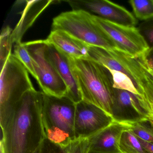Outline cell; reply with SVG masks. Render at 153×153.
<instances>
[{"mask_svg": "<svg viewBox=\"0 0 153 153\" xmlns=\"http://www.w3.org/2000/svg\"><path fill=\"white\" fill-rule=\"evenodd\" d=\"M43 92L26 93L1 129L6 153H34L46 138L43 123Z\"/></svg>", "mask_w": 153, "mask_h": 153, "instance_id": "cell-1", "label": "cell"}, {"mask_svg": "<svg viewBox=\"0 0 153 153\" xmlns=\"http://www.w3.org/2000/svg\"><path fill=\"white\" fill-rule=\"evenodd\" d=\"M68 60L82 100L96 105L111 116L114 88L108 69L91 59Z\"/></svg>", "mask_w": 153, "mask_h": 153, "instance_id": "cell-2", "label": "cell"}, {"mask_svg": "<svg viewBox=\"0 0 153 153\" xmlns=\"http://www.w3.org/2000/svg\"><path fill=\"white\" fill-rule=\"evenodd\" d=\"M76 106L67 96L58 97L44 94L42 114L47 138L65 147L76 140Z\"/></svg>", "mask_w": 153, "mask_h": 153, "instance_id": "cell-3", "label": "cell"}, {"mask_svg": "<svg viewBox=\"0 0 153 153\" xmlns=\"http://www.w3.org/2000/svg\"><path fill=\"white\" fill-rule=\"evenodd\" d=\"M0 124L3 128L16 105L24 95L35 89L28 71L13 54L1 71Z\"/></svg>", "mask_w": 153, "mask_h": 153, "instance_id": "cell-4", "label": "cell"}, {"mask_svg": "<svg viewBox=\"0 0 153 153\" xmlns=\"http://www.w3.org/2000/svg\"><path fill=\"white\" fill-rule=\"evenodd\" d=\"M52 30H60L89 45L110 51L117 50L114 44L92 19V15L83 10L62 12L53 20Z\"/></svg>", "mask_w": 153, "mask_h": 153, "instance_id": "cell-5", "label": "cell"}, {"mask_svg": "<svg viewBox=\"0 0 153 153\" xmlns=\"http://www.w3.org/2000/svg\"><path fill=\"white\" fill-rule=\"evenodd\" d=\"M23 44L32 58L37 81L43 93L56 97L67 96V86L48 57L45 40L31 41Z\"/></svg>", "mask_w": 153, "mask_h": 153, "instance_id": "cell-6", "label": "cell"}, {"mask_svg": "<svg viewBox=\"0 0 153 153\" xmlns=\"http://www.w3.org/2000/svg\"><path fill=\"white\" fill-rule=\"evenodd\" d=\"M92 18L117 50L136 57L144 54L149 49L138 28L118 25L94 15H92Z\"/></svg>", "mask_w": 153, "mask_h": 153, "instance_id": "cell-7", "label": "cell"}, {"mask_svg": "<svg viewBox=\"0 0 153 153\" xmlns=\"http://www.w3.org/2000/svg\"><path fill=\"white\" fill-rule=\"evenodd\" d=\"M114 122L110 114L94 105L83 100L76 104L74 120L76 140L89 138Z\"/></svg>", "mask_w": 153, "mask_h": 153, "instance_id": "cell-8", "label": "cell"}, {"mask_svg": "<svg viewBox=\"0 0 153 153\" xmlns=\"http://www.w3.org/2000/svg\"><path fill=\"white\" fill-rule=\"evenodd\" d=\"M72 10H83L105 20L121 25L135 27L137 20L122 6L107 0L68 1Z\"/></svg>", "mask_w": 153, "mask_h": 153, "instance_id": "cell-9", "label": "cell"}, {"mask_svg": "<svg viewBox=\"0 0 153 153\" xmlns=\"http://www.w3.org/2000/svg\"><path fill=\"white\" fill-rule=\"evenodd\" d=\"M111 116L114 122L124 124L148 121L146 113L137 95L129 91L116 88L114 89Z\"/></svg>", "mask_w": 153, "mask_h": 153, "instance_id": "cell-10", "label": "cell"}, {"mask_svg": "<svg viewBox=\"0 0 153 153\" xmlns=\"http://www.w3.org/2000/svg\"><path fill=\"white\" fill-rule=\"evenodd\" d=\"M128 68L139 94L137 97L146 113L148 122L153 128V84L149 73L141 59L132 60Z\"/></svg>", "mask_w": 153, "mask_h": 153, "instance_id": "cell-11", "label": "cell"}, {"mask_svg": "<svg viewBox=\"0 0 153 153\" xmlns=\"http://www.w3.org/2000/svg\"><path fill=\"white\" fill-rule=\"evenodd\" d=\"M129 127V124L114 122L88 138L87 153H122L119 147V140L123 131Z\"/></svg>", "mask_w": 153, "mask_h": 153, "instance_id": "cell-12", "label": "cell"}, {"mask_svg": "<svg viewBox=\"0 0 153 153\" xmlns=\"http://www.w3.org/2000/svg\"><path fill=\"white\" fill-rule=\"evenodd\" d=\"M45 40L46 52L48 57L67 86L68 88L67 97L75 103H77L82 101V96L72 74L68 58Z\"/></svg>", "mask_w": 153, "mask_h": 153, "instance_id": "cell-13", "label": "cell"}, {"mask_svg": "<svg viewBox=\"0 0 153 153\" xmlns=\"http://www.w3.org/2000/svg\"><path fill=\"white\" fill-rule=\"evenodd\" d=\"M46 40L68 58L89 59L88 45L62 31L51 30Z\"/></svg>", "mask_w": 153, "mask_h": 153, "instance_id": "cell-14", "label": "cell"}, {"mask_svg": "<svg viewBox=\"0 0 153 153\" xmlns=\"http://www.w3.org/2000/svg\"><path fill=\"white\" fill-rule=\"evenodd\" d=\"M26 6L23 10L21 18L12 33L13 43L21 42V39L29 27L33 25L40 14L53 1H27Z\"/></svg>", "mask_w": 153, "mask_h": 153, "instance_id": "cell-15", "label": "cell"}, {"mask_svg": "<svg viewBox=\"0 0 153 153\" xmlns=\"http://www.w3.org/2000/svg\"><path fill=\"white\" fill-rule=\"evenodd\" d=\"M119 147L122 153H149L130 130V127L122 133L119 140Z\"/></svg>", "mask_w": 153, "mask_h": 153, "instance_id": "cell-16", "label": "cell"}, {"mask_svg": "<svg viewBox=\"0 0 153 153\" xmlns=\"http://www.w3.org/2000/svg\"><path fill=\"white\" fill-rule=\"evenodd\" d=\"M13 30L9 26L4 27L0 36V65L1 71L3 69L11 53L13 42L12 39Z\"/></svg>", "mask_w": 153, "mask_h": 153, "instance_id": "cell-17", "label": "cell"}, {"mask_svg": "<svg viewBox=\"0 0 153 153\" xmlns=\"http://www.w3.org/2000/svg\"><path fill=\"white\" fill-rule=\"evenodd\" d=\"M128 2L135 16L140 20L153 18V0H130Z\"/></svg>", "mask_w": 153, "mask_h": 153, "instance_id": "cell-18", "label": "cell"}, {"mask_svg": "<svg viewBox=\"0 0 153 153\" xmlns=\"http://www.w3.org/2000/svg\"><path fill=\"white\" fill-rule=\"evenodd\" d=\"M108 70L111 75L113 87L114 88L126 90L136 95H139L135 84L127 75L121 71L111 69Z\"/></svg>", "mask_w": 153, "mask_h": 153, "instance_id": "cell-19", "label": "cell"}, {"mask_svg": "<svg viewBox=\"0 0 153 153\" xmlns=\"http://www.w3.org/2000/svg\"><path fill=\"white\" fill-rule=\"evenodd\" d=\"M13 54L25 67L28 72L37 80V75L34 68L32 58L26 48L23 45V43L19 42L15 43Z\"/></svg>", "mask_w": 153, "mask_h": 153, "instance_id": "cell-20", "label": "cell"}, {"mask_svg": "<svg viewBox=\"0 0 153 153\" xmlns=\"http://www.w3.org/2000/svg\"><path fill=\"white\" fill-rule=\"evenodd\" d=\"M148 121L129 124L130 129L138 138L153 144V128Z\"/></svg>", "mask_w": 153, "mask_h": 153, "instance_id": "cell-21", "label": "cell"}, {"mask_svg": "<svg viewBox=\"0 0 153 153\" xmlns=\"http://www.w3.org/2000/svg\"><path fill=\"white\" fill-rule=\"evenodd\" d=\"M34 153H68L67 147L56 144L46 138Z\"/></svg>", "mask_w": 153, "mask_h": 153, "instance_id": "cell-22", "label": "cell"}, {"mask_svg": "<svg viewBox=\"0 0 153 153\" xmlns=\"http://www.w3.org/2000/svg\"><path fill=\"white\" fill-rule=\"evenodd\" d=\"M138 29L149 48H153V18L141 23Z\"/></svg>", "mask_w": 153, "mask_h": 153, "instance_id": "cell-23", "label": "cell"}, {"mask_svg": "<svg viewBox=\"0 0 153 153\" xmlns=\"http://www.w3.org/2000/svg\"><path fill=\"white\" fill-rule=\"evenodd\" d=\"M88 138L75 140L67 147L68 153H87Z\"/></svg>", "mask_w": 153, "mask_h": 153, "instance_id": "cell-24", "label": "cell"}, {"mask_svg": "<svg viewBox=\"0 0 153 153\" xmlns=\"http://www.w3.org/2000/svg\"><path fill=\"white\" fill-rule=\"evenodd\" d=\"M147 65L153 70V48H150L143 54Z\"/></svg>", "mask_w": 153, "mask_h": 153, "instance_id": "cell-25", "label": "cell"}, {"mask_svg": "<svg viewBox=\"0 0 153 153\" xmlns=\"http://www.w3.org/2000/svg\"><path fill=\"white\" fill-rule=\"evenodd\" d=\"M138 138V137H137ZM143 146L144 147L146 150L149 153H153V143H149V142H146L138 138Z\"/></svg>", "mask_w": 153, "mask_h": 153, "instance_id": "cell-26", "label": "cell"}, {"mask_svg": "<svg viewBox=\"0 0 153 153\" xmlns=\"http://www.w3.org/2000/svg\"><path fill=\"white\" fill-rule=\"evenodd\" d=\"M143 59H144V58H143ZM144 61H145V65H146V68L147 70L148 71L149 73L150 79H151V81H152V83H153V70L150 68H149V67L147 65L146 63L145 60H144Z\"/></svg>", "mask_w": 153, "mask_h": 153, "instance_id": "cell-27", "label": "cell"}, {"mask_svg": "<svg viewBox=\"0 0 153 153\" xmlns=\"http://www.w3.org/2000/svg\"><path fill=\"white\" fill-rule=\"evenodd\" d=\"M0 153H6L3 142L1 140V142H0Z\"/></svg>", "mask_w": 153, "mask_h": 153, "instance_id": "cell-28", "label": "cell"}]
</instances>
